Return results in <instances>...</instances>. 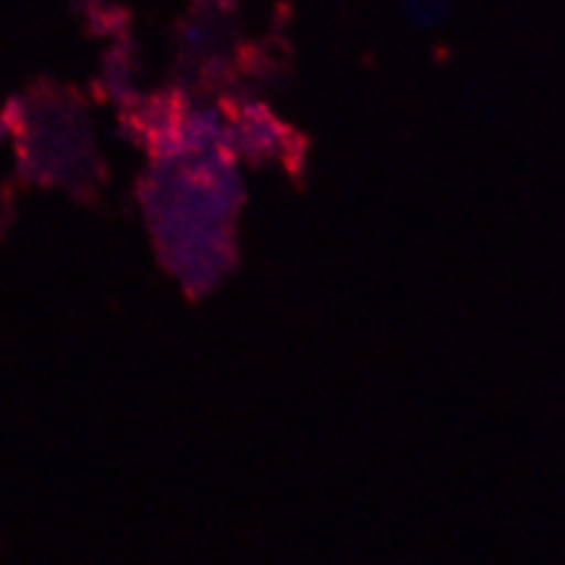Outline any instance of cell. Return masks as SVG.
<instances>
[{
    "mask_svg": "<svg viewBox=\"0 0 565 565\" xmlns=\"http://www.w3.org/2000/svg\"><path fill=\"white\" fill-rule=\"evenodd\" d=\"M6 127H9V121H6V118H3V121H0V135L6 132Z\"/></svg>",
    "mask_w": 565,
    "mask_h": 565,
    "instance_id": "cell-2",
    "label": "cell"
},
{
    "mask_svg": "<svg viewBox=\"0 0 565 565\" xmlns=\"http://www.w3.org/2000/svg\"><path fill=\"white\" fill-rule=\"evenodd\" d=\"M406 17L415 22L417 28H437L450 17L448 3H409L406 6Z\"/></svg>",
    "mask_w": 565,
    "mask_h": 565,
    "instance_id": "cell-1",
    "label": "cell"
}]
</instances>
